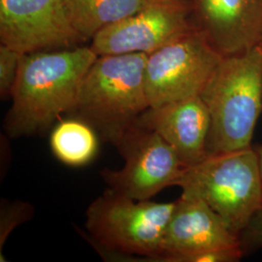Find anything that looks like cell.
Segmentation results:
<instances>
[{"label": "cell", "mask_w": 262, "mask_h": 262, "mask_svg": "<svg viewBox=\"0 0 262 262\" xmlns=\"http://www.w3.org/2000/svg\"><path fill=\"white\" fill-rule=\"evenodd\" d=\"M23 54L19 51L0 45V96L2 99L11 97L17 77Z\"/></svg>", "instance_id": "obj_16"}, {"label": "cell", "mask_w": 262, "mask_h": 262, "mask_svg": "<svg viewBox=\"0 0 262 262\" xmlns=\"http://www.w3.org/2000/svg\"><path fill=\"white\" fill-rule=\"evenodd\" d=\"M182 195L206 202L239 236L262 209V177L258 156L252 146L209 154L186 167L177 182Z\"/></svg>", "instance_id": "obj_4"}, {"label": "cell", "mask_w": 262, "mask_h": 262, "mask_svg": "<svg viewBox=\"0 0 262 262\" xmlns=\"http://www.w3.org/2000/svg\"><path fill=\"white\" fill-rule=\"evenodd\" d=\"M147 56H97L81 84L75 112L116 147L150 108L145 83Z\"/></svg>", "instance_id": "obj_3"}, {"label": "cell", "mask_w": 262, "mask_h": 262, "mask_svg": "<svg viewBox=\"0 0 262 262\" xmlns=\"http://www.w3.org/2000/svg\"><path fill=\"white\" fill-rule=\"evenodd\" d=\"M223 57L197 28L149 54L145 83L150 107L200 96Z\"/></svg>", "instance_id": "obj_6"}, {"label": "cell", "mask_w": 262, "mask_h": 262, "mask_svg": "<svg viewBox=\"0 0 262 262\" xmlns=\"http://www.w3.org/2000/svg\"><path fill=\"white\" fill-rule=\"evenodd\" d=\"M236 246H242L240 237L206 202L181 195L163 236L159 261L175 262L187 254Z\"/></svg>", "instance_id": "obj_10"}, {"label": "cell", "mask_w": 262, "mask_h": 262, "mask_svg": "<svg viewBox=\"0 0 262 262\" xmlns=\"http://www.w3.org/2000/svg\"><path fill=\"white\" fill-rule=\"evenodd\" d=\"M0 43L28 54L82 46L67 0H0Z\"/></svg>", "instance_id": "obj_9"}, {"label": "cell", "mask_w": 262, "mask_h": 262, "mask_svg": "<svg viewBox=\"0 0 262 262\" xmlns=\"http://www.w3.org/2000/svg\"><path fill=\"white\" fill-rule=\"evenodd\" d=\"M210 113L209 154L252 147L262 113V47L224 56L200 95Z\"/></svg>", "instance_id": "obj_2"}, {"label": "cell", "mask_w": 262, "mask_h": 262, "mask_svg": "<svg viewBox=\"0 0 262 262\" xmlns=\"http://www.w3.org/2000/svg\"><path fill=\"white\" fill-rule=\"evenodd\" d=\"M194 25L223 55L242 53L262 39V0H187Z\"/></svg>", "instance_id": "obj_11"}, {"label": "cell", "mask_w": 262, "mask_h": 262, "mask_svg": "<svg viewBox=\"0 0 262 262\" xmlns=\"http://www.w3.org/2000/svg\"><path fill=\"white\" fill-rule=\"evenodd\" d=\"M259 44H260V45H261V47H262V39H261V41H260V42H259Z\"/></svg>", "instance_id": "obj_19"}, {"label": "cell", "mask_w": 262, "mask_h": 262, "mask_svg": "<svg viewBox=\"0 0 262 262\" xmlns=\"http://www.w3.org/2000/svg\"><path fill=\"white\" fill-rule=\"evenodd\" d=\"M76 30L84 42L103 28L143 9L151 0H67Z\"/></svg>", "instance_id": "obj_13"}, {"label": "cell", "mask_w": 262, "mask_h": 262, "mask_svg": "<svg viewBox=\"0 0 262 262\" xmlns=\"http://www.w3.org/2000/svg\"><path fill=\"white\" fill-rule=\"evenodd\" d=\"M32 215L33 208L28 203L2 201L0 210V261L3 262V245L7 241L11 232L18 225L28 221Z\"/></svg>", "instance_id": "obj_15"}, {"label": "cell", "mask_w": 262, "mask_h": 262, "mask_svg": "<svg viewBox=\"0 0 262 262\" xmlns=\"http://www.w3.org/2000/svg\"><path fill=\"white\" fill-rule=\"evenodd\" d=\"M50 146L56 159L68 166H83L94 159L98 150L96 131L84 120H62L50 137Z\"/></svg>", "instance_id": "obj_14"}, {"label": "cell", "mask_w": 262, "mask_h": 262, "mask_svg": "<svg viewBox=\"0 0 262 262\" xmlns=\"http://www.w3.org/2000/svg\"><path fill=\"white\" fill-rule=\"evenodd\" d=\"M194 28L187 0H151L143 9L96 33L90 47L97 56L149 55Z\"/></svg>", "instance_id": "obj_8"}, {"label": "cell", "mask_w": 262, "mask_h": 262, "mask_svg": "<svg viewBox=\"0 0 262 262\" xmlns=\"http://www.w3.org/2000/svg\"><path fill=\"white\" fill-rule=\"evenodd\" d=\"M175 202L135 200L106 189L88 207L85 227L95 248L117 256L159 261Z\"/></svg>", "instance_id": "obj_5"}, {"label": "cell", "mask_w": 262, "mask_h": 262, "mask_svg": "<svg viewBox=\"0 0 262 262\" xmlns=\"http://www.w3.org/2000/svg\"><path fill=\"white\" fill-rule=\"evenodd\" d=\"M256 152H257V156H258V161H259V167H260V172H261L262 177V145H257L256 147H254Z\"/></svg>", "instance_id": "obj_18"}, {"label": "cell", "mask_w": 262, "mask_h": 262, "mask_svg": "<svg viewBox=\"0 0 262 262\" xmlns=\"http://www.w3.org/2000/svg\"><path fill=\"white\" fill-rule=\"evenodd\" d=\"M244 253L262 248V209L258 211L240 234Z\"/></svg>", "instance_id": "obj_17"}, {"label": "cell", "mask_w": 262, "mask_h": 262, "mask_svg": "<svg viewBox=\"0 0 262 262\" xmlns=\"http://www.w3.org/2000/svg\"><path fill=\"white\" fill-rule=\"evenodd\" d=\"M96 57L90 46L23 54L6 132L15 138L34 134L75 112L81 84Z\"/></svg>", "instance_id": "obj_1"}, {"label": "cell", "mask_w": 262, "mask_h": 262, "mask_svg": "<svg viewBox=\"0 0 262 262\" xmlns=\"http://www.w3.org/2000/svg\"><path fill=\"white\" fill-rule=\"evenodd\" d=\"M137 124L157 132L186 167L196 164L209 155L207 142L211 118L201 96L150 107L141 115Z\"/></svg>", "instance_id": "obj_12"}, {"label": "cell", "mask_w": 262, "mask_h": 262, "mask_svg": "<svg viewBox=\"0 0 262 262\" xmlns=\"http://www.w3.org/2000/svg\"><path fill=\"white\" fill-rule=\"evenodd\" d=\"M124 159L120 170L100 172L108 189L135 200H150L166 187L177 185L186 166L155 131L135 124L117 145Z\"/></svg>", "instance_id": "obj_7"}]
</instances>
